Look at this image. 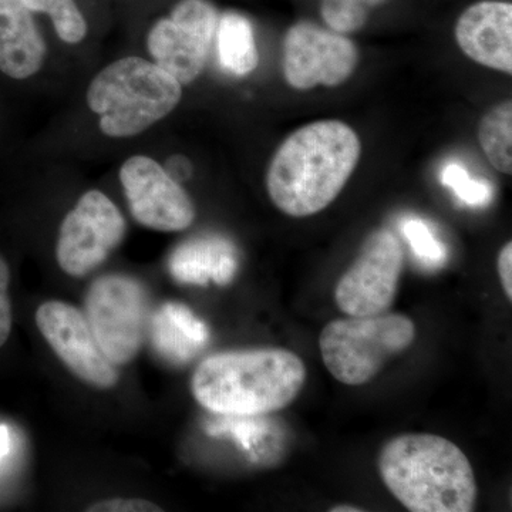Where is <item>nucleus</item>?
Masks as SVG:
<instances>
[{
	"instance_id": "1",
	"label": "nucleus",
	"mask_w": 512,
	"mask_h": 512,
	"mask_svg": "<svg viewBox=\"0 0 512 512\" xmlns=\"http://www.w3.org/2000/svg\"><path fill=\"white\" fill-rule=\"evenodd\" d=\"M360 156L362 141L349 124L313 121L278 147L266 171V191L285 215L311 217L339 197Z\"/></svg>"
},
{
	"instance_id": "2",
	"label": "nucleus",
	"mask_w": 512,
	"mask_h": 512,
	"mask_svg": "<svg viewBox=\"0 0 512 512\" xmlns=\"http://www.w3.org/2000/svg\"><path fill=\"white\" fill-rule=\"evenodd\" d=\"M305 380L301 357L289 350H231L202 360L192 375L191 392L212 413L261 416L289 406Z\"/></svg>"
},
{
	"instance_id": "3",
	"label": "nucleus",
	"mask_w": 512,
	"mask_h": 512,
	"mask_svg": "<svg viewBox=\"0 0 512 512\" xmlns=\"http://www.w3.org/2000/svg\"><path fill=\"white\" fill-rule=\"evenodd\" d=\"M379 473L393 497L413 512H471L476 508L473 466L453 441L402 434L380 451Z\"/></svg>"
},
{
	"instance_id": "4",
	"label": "nucleus",
	"mask_w": 512,
	"mask_h": 512,
	"mask_svg": "<svg viewBox=\"0 0 512 512\" xmlns=\"http://www.w3.org/2000/svg\"><path fill=\"white\" fill-rule=\"evenodd\" d=\"M87 104L113 138L134 137L167 117L183 97V84L156 63L124 57L90 83Z\"/></svg>"
},
{
	"instance_id": "5",
	"label": "nucleus",
	"mask_w": 512,
	"mask_h": 512,
	"mask_svg": "<svg viewBox=\"0 0 512 512\" xmlns=\"http://www.w3.org/2000/svg\"><path fill=\"white\" fill-rule=\"evenodd\" d=\"M414 339L412 319L386 312L332 320L320 333L319 348L330 375L348 386H362Z\"/></svg>"
},
{
	"instance_id": "6",
	"label": "nucleus",
	"mask_w": 512,
	"mask_h": 512,
	"mask_svg": "<svg viewBox=\"0 0 512 512\" xmlns=\"http://www.w3.org/2000/svg\"><path fill=\"white\" fill-rule=\"evenodd\" d=\"M84 315L111 362L127 365L148 335L151 311L146 286L128 275L100 276L86 293Z\"/></svg>"
},
{
	"instance_id": "7",
	"label": "nucleus",
	"mask_w": 512,
	"mask_h": 512,
	"mask_svg": "<svg viewBox=\"0 0 512 512\" xmlns=\"http://www.w3.org/2000/svg\"><path fill=\"white\" fill-rule=\"evenodd\" d=\"M127 234V222L106 194L90 190L64 217L56 244V259L64 274H92Z\"/></svg>"
},
{
	"instance_id": "8",
	"label": "nucleus",
	"mask_w": 512,
	"mask_h": 512,
	"mask_svg": "<svg viewBox=\"0 0 512 512\" xmlns=\"http://www.w3.org/2000/svg\"><path fill=\"white\" fill-rule=\"evenodd\" d=\"M220 13L210 0H180L147 37L154 63L181 84H191L207 66Z\"/></svg>"
},
{
	"instance_id": "9",
	"label": "nucleus",
	"mask_w": 512,
	"mask_h": 512,
	"mask_svg": "<svg viewBox=\"0 0 512 512\" xmlns=\"http://www.w3.org/2000/svg\"><path fill=\"white\" fill-rule=\"evenodd\" d=\"M402 242L389 229L367 235L353 264L340 276L335 302L348 316L389 312L402 276Z\"/></svg>"
},
{
	"instance_id": "10",
	"label": "nucleus",
	"mask_w": 512,
	"mask_h": 512,
	"mask_svg": "<svg viewBox=\"0 0 512 512\" xmlns=\"http://www.w3.org/2000/svg\"><path fill=\"white\" fill-rule=\"evenodd\" d=\"M359 49L348 35L302 20L286 32L282 69L288 86L306 90L338 87L359 66Z\"/></svg>"
},
{
	"instance_id": "11",
	"label": "nucleus",
	"mask_w": 512,
	"mask_h": 512,
	"mask_svg": "<svg viewBox=\"0 0 512 512\" xmlns=\"http://www.w3.org/2000/svg\"><path fill=\"white\" fill-rule=\"evenodd\" d=\"M37 329L50 348L77 379L100 390L119 382L117 366L106 356L86 315L62 301H47L37 308Z\"/></svg>"
},
{
	"instance_id": "12",
	"label": "nucleus",
	"mask_w": 512,
	"mask_h": 512,
	"mask_svg": "<svg viewBox=\"0 0 512 512\" xmlns=\"http://www.w3.org/2000/svg\"><path fill=\"white\" fill-rule=\"evenodd\" d=\"M128 208L138 224L160 232H180L195 220L190 195L153 158L134 156L120 168Z\"/></svg>"
},
{
	"instance_id": "13",
	"label": "nucleus",
	"mask_w": 512,
	"mask_h": 512,
	"mask_svg": "<svg viewBox=\"0 0 512 512\" xmlns=\"http://www.w3.org/2000/svg\"><path fill=\"white\" fill-rule=\"evenodd\" d=\"M461 52L480 66L512 74V5L481 0L468 6L454 29Z\"/></svg>"
},
{
	"instance_id": "14",
	"label": "nucleus",
	"mask_w": 512,
	"mask_h": 512,
	"mask_svg": "<svg viewBox=\"0 0 512 512\" xmlns=\"http://www.w3.org/2000/svg\"><path fill=\"white\" fill-rule=\"evenodd\" d=\"M22 0H0V72L25 80L42 69L47 46Z\"/></svg>"
},
{
	"instance_id": "15",
	"label": "nucleus",
	"mask_w": 512,
	"mask_h": 512,
	"mask_svg": "<svg viewBox=\"0 0 512 512\" xmlns=\"http://www.w3.org/2000/svg\"><path fill=\"white\" fill-rule=\"evenodd\" d=\"M148 333L158 352L174 362H187L210 340V330L183 303H165L151 315Z\"/></svg>"
},
{
	"instance_id": "16",
	"label": "nucleus",
	"mask_w": 512,
	"mask_h": 512,
	"mask_svg": "<svg viewBox=\"0 0 512 512\" xmlns=\"http://www.w3.org/2000/svg\"><path fill=\"white\" fill-rule=\"evenodd\" d=\"M237 258L222 239H195L181 245L170 258V271L178 281L227 285L237 272Z\"/></svg>"
},
{
	"instance_id": "17",
	"label": "nucleus",
	"mask_w": 512,
	"mask_h": 512,
	"mask_svg": "<svg viewBox=\"0 0 512 512\" xmlns=\"http://www.w3.org/2000/svg\"><path fill=\"white\" fill-rule=\"evenodd\" d=\"M218 59L225 72L244 77L254 73L259 64L254 26L247 16L225 12L218 20Z\"/></svg>"
},
{
	"instance_id": "18",
	"label": "nucleus",
	"mask_w": 512,
	"mask_h": 512,
	"mask_svg": "<svg viewBox=\"0 0 512 512\" xmlns=\"http://www.w3.org/2000/svg\"><path fill=\"white\" fill-rule=\"evenodd\" d=\"M478 143L495 170L512 173V101H501L481 117Z\"/></svg>"
},
{
	"instance_id": "19",
	"label": "nucleus",
	"mask_w": 512,
	"mask_h": 512,
	"mask_svg": "<svg viewBox=\"0 0 512 512\" xmlns=\"http://www.w3.org/2000/svg\"><path fill=\"white\" fill-rule=\"evenodd\" d=\"M22 3L30 12L49 15L64 43L77 45L86 37L87 22L74 0H22Z\"/></svg>"
},
{
	"instance_id": "20",
	"label": "nucleus",
	"mask_w": 512,
	"mask_h": 512,
	"mask_svg": "<svg viewBox=\"0 0 512 512\" xmlns=\"http://www.w3.org/2000/svg\"><path fill=\"white\" fill-rule=\"evenodd\" d=\"M386 2L387 0H322L320 15L333 32L350 35L365 28L370 9Z\"/></svg>"
},
{
	"instance_id": "21",
	"label": "nucleus",
	"mask_w": 512,
	"mask_h": 512,
	"mask_svg": "<svg viewBox=\"0 0 512 512\" xmlns=\"http://www.w3.org/2000/svg\"><path fill=\"white\" fill-rule=\"evenodd\" d=\"M441 181L456 192L461 201L471 207H484L493 198L494 191L490 184L474 180L458 164H448L441 174Z\"/></svg>"
},
{
	"instance_id": "22",
	"label": "nucleus",
	"mask_w": 512,
	"mask_h": 512,
	"mask_svg": "<svg viewBox=\"0 0 512 512\" xmlns=\"http://www.w3.org/2000/svg\"><path fill=\"white\" fill-rule=\"evenodd\" d=\"M403 234L409 241L414 255L420 259L423 264L429 266H439L446 261V248L434 237L431 229L427 227L426 222L421 220H407L403 222Z\"/></svg>"
},
{
	"instance_id": "23",
	"label": "nucleus",
	"mask_w": 512,
	"mask_h": 512,
	"mask_svg": "<svg viewBox=\"0 0 512 512\" xmlns=\"http://www.w3.org/2000/svg\"><path fill=\"white\" fill-rule=\"evenodd\" d=\"M10 269L0 256V348L8 342L12 332V303L9 298Z\"/></svg>"
},
{
	"instance_id": "24",
	"label": "nucleus",
	"mask_w": 512,
	"mask_h": 512,
	"mask_svg": "<svg viewBox=\"0 0 512 512\" xmlns=\"http://www.w3.org/2000/svg\"><path fill=\"white\" fill-rule=\"evenodd\" d=\"M87 512H161L160 505L143 498H111L90 505Z\"/></svg>"
},
{
	"instance_id": "25",
	"label": "nucleus",
	"mask_w": 512,
	"mask_h": 512,
	"mask_svg": "<svg viewBox=\"0 0 512 512\" xmlns=\"http://www.w3.org/2000/svg\"><path fill=\"white\" fill-rule=\"evenodd\" d=\"M498 275L508 301H512V244L507 242L497 258Z\"/></svg>"
},
{
	"instance_id": "26",
	"label": "nucleus",
	"mask_w": 512,
	"mask_h": 512,
	"mask_svg": "<svg viewBox=\"0 0 512 512\" xmlns=\"http://www.w3.org/2000/svg\"><path fill=\"white\" fill-rule=\"evenodd\" d=\"M10 436L6 426H0V460L9 453Z\"/></svg>"
},
{
	"instance_id": "27",
	"label": "nucleus",
	"mask_w": 512,
	"mask_h": 512,
	"mask_svg": "<svg viewBox=\"0 0 512 512\" xmlns=\"http://www.w3.org/2000/svg\"><path fill=\"white\" fill-rule=\"evenodd\" d=\"M332 512H360L362 508L353 507V505H336V507L330 508Z\"/></svg>"
}]
</instances>
